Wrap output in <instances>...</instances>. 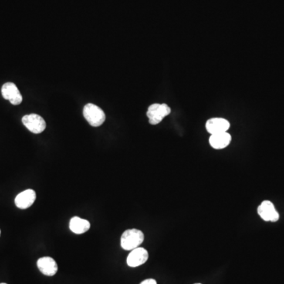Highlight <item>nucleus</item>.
Returning a JSON list of instances; mask_svg holds the SVG:
<instances>
[{
    "mask_svg": "<svg viewBox=\"0 0 284 284\" xmlns=\"http://www.w3.org/2000/svg\"><path fill=\"white\" fill-rule=\"evenodd\" d=\"M144 239V234L140 230H126L121 237V246L125 251H131L140 246Z\"/></svg>",
    "mask_w": 284,
    "mask_h": 284,
    "instance_id": "f257e3e1",
    "label": "nucleus"
},
{
    "mask_svg": "<svg viewBox=\"0 0 284 284\" xmlns=\"http://www.w3.org/2000/svg\"><path fill=\"white\" fill-rule=\"evenodd\" d=\"M83 116L88 123L93 127L101 126L106 119L103 111L93 103H88L84 106Z\"/></svg>",
    "mask_w": 284,
    "mask_h": 284,
    "instance_id": "f03ea898",
    "label": "nucleus"
},
{
    "mask_svg": "<svg viewBox=\"0 0 284 284\" xmlns=\"http://www.w3.org/2000/svg\"><path fill=\"white\" fill-rule=\"evenodd\" d=\"M170 106L166 103H153L148 109L147 116L149 123L152 125L159 124L161 123L163 118L170 115Z\"/></svg>",
    "mask_w": 284,
    "mask_h": 284,
    "instance_id": "7ed1b4c3",
    "label": "nucleus"
},
{
    "mask_svg": "<svg viewBox=\"0 0 284 284\" xmlns=\"http://www.w3.org/2000/svg\"><path fill=\"white\" fill-rule=\"evenodd\" d=\"M22 123L29 131L36 134L42 133L46 128L45 119L37 114H30L24 116L22 118Z\"/></svg>",
    "mask_w": 284,
    "mask_h": 284,
    "instance_id": "20e7f679",
    "label": "nucleus"
},
{
    "mask_svg": "<svg viewBox=\"0 0 284 284\" xmlns=\"http://www.w3.org/2000/svg\"><path fill=\"white\" fill-rule=\"evenodd\" d=\"M258 212L260 217L265 221L276 222L279 219L278 211L275 206L270 201H264L258 206Z\"/></svg>",
    "mask_w": 284,
    "mask_h": 284,
    "instance_id": "39448f33",
    "label": "nucleus"
},
{
    "mask_svg": "<svg viewBox=\"0 0 284 284\" xmlns=\"http://www.w3.org/2000/svg\"><path fill=\"white\" fill-rule=\"evenodd\" d=\"M1 92L4 99L9 100L13 105H19L22 102L21 92L18 90L16 85L13 82H7L4 84Z\"/></svg>",
    "mask_w": 284,
    "mask_h": 284,
    "instance_id": "423d86ee",
    "label": "nucleus"
},
{
    "mask_svg": "<svg viewBox=\"0 0 284 284\" xmlns=\"http://www.w3.org/2000/svg\"><path fill=\"white\" fill-rule=\"evenodd\" d=\"M148 258H149V253L146 248L137 247L131 251L130 254L128 255L126 262L129 266L136 268L145 264L148 261Z\"/></svg>",
    "mask_w": 284,
    "mask_h": 284,
    "instance_id": "0eeeda50",
    "label": "nucleus"
},
{
    "mask_svg": "<svg viewBox=\"0 0 284 284\" xmlns=\"http://www.w3.org/2000/svg\"><path fill=\"white\" fill-rule=\"evenodd\" d=\"M229 128V122L223 118H212L206 123V130L211 134L227 132Z\"/></svg>",
    "mask_w": 284,
    "mask_h": 284,
    "instance_id": "6e6552de",
    "label": "nucleus"
},
{
    "mask_svg": "<svg viewBox=\"0 0 284 284\" xmlns=\"http://www.w3.org/2000/svg\"><path fill=\"white\" fill-rule=\"evenodd\" d=\"M37 198V194L33 190L28 189L25 191L21 192L17 195L14 200L15 205L21 209H26L33 204Z\"/></svg>",
    "mask_w": 284,
    "mask_h": 284,
    "instance_id": "1a4fd4ad",
    "label": "nucleus"
},
{
    "mask_svg": "<svg viewBox=\"0 0 284 284\" xmlns=\"http://www.w3.org/2000/svg\"><path fill=\"white\" fill-rule=\"evenodd\" d=\"M38 267L44 275L53 276L58 271V265L53 258L44 257L38 261Z\"/></svg>",
    "mask_w": 284,
    "mask_h": 284,
    "instance_id": "9d476101",
    "label": "nucleus"
},
{
    "mask_svg": "<svg viewBox=\"0 0 284 284\" xmlns=\"http://www.w3.org/2000/svg\"><path fill=\"white\" fill-rule=\"evenodd\" d=\"M231 141V136L227 132L211 134L209 143L213 149H223L229 146Z\"/></svg>",
    "mask_w": 284,
    "mask_h": 284,
    "instance_id": "9b49d317",
    "label": "nucleus"
},
{
    "mask_svg": "<svg viewBox=\"0 0 284 284\" xmlns=\"http://www.w3.org/2000/svg\"><path fill=\"white\" fill-rule=\"evenodd\" d=\"M90 228V223L80 217H75L69 221V229L77 234H84Z\"/></svg>",
    "mask_w": 284,
    "mask_h": 284,
    "instance_id": "f8f14e48",
    "label": "nucleus"
},
{
    "mask_svg": "<svg viewBox=\"0 0 284 284\" xmlns=\"http://www.w3.org/2000/svg\"><path fill=\"white\" fill-rule=\"evenodd\" d=\"M140 284H157L156 281L153 279H148L146 280L143 281V282H140Z\"/></svg>",
    "mask_w": 284,
    "mask_h": 284,
    "instance_id": "ddd939ff",
    "label": "nucleus"
},
{
    "mask_svg": "<svg viewBox=\"0 0 284 284\" xmlns=\"http://www.w3.org/2000/svg\"><path fill=\"white\" fill-rule=\"evenodd\" d=\"M0 284H7V283H4V282H3V283H0Z\"/></svg>",
    "mask_w": 284,
    "mask_h": 284,
    "instance_id": "4468645a",
    "label": "nucleus"
},
{
    "mask_svg": "<svg viewBox=\"0 0 284 284\" xmlns=\"http://www.w3.org/2000/svg\"><path fill=\"white\" fill-rule=\"evenodd\" d=\"M0 235H1V231H0Z\"/></svg>",
    "mask_w": 284,
    "mask_h": 284,
    "instance_id": "2eb2a0df",
    "label": "nucleus"
},
{
    "mask_svg": "<svg viewBox=\"0 0 284 284\" xmlns=\"http://www.w3.org/2000/svg\"><path fill=\"white\" fill-rule=\"evenodd\" d=\"M195 284H201V283H195Z\"/></svg>",
    "mask_w": 284,
    "mask_h": 284,
    "instance_id": "dca6fc26",
    "label": "nucleus"
}]
</instances>
